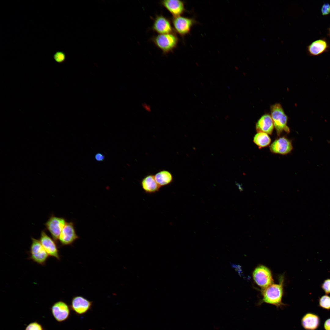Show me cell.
I'll use <instances>...</instances> for the list:
<instances>
[{
	"label": "cell",
	"instance_id": "1",
	"mask_svg": "<svg viewBox=\"0 0 330 330\" xmlns=\"http://www.w3.org/2000/svg\"><path fill=\"white\" fill-rule=\"evenodd\" d=\"M284 277L281 276L277 284H273L262 291V299L258 305L265 303L273 305L277 308H283L286 304L282 302L283 295Z\"/></svg>",
	"mask_w": 330,
	"mask_h": 330
},
{
	"label": "cell",
	"instance_id": "2",
	"mask_svg": "<svg viewBox=\"0 0 330 330\" xmlns=\"http://www.w3.org/2000/svg\"><path fill=\"white\" fill-rule=\"evenodd\" d=\"M151 40L164 54L173 51L177 46L179 42L178 38L175 32L158 34L152 37Z\"/></svg>",
	"mask_w": 330,
	"mask_h": 330
},
{
	"label": "cell",
	"instance_id": "3",
	"mask_svg": "<svg viewBox=\"0 0 330 330\" xmlns=\"http://www.w3.org/2000/svg\"><path fill=\"white\" fill-rule=\"evenodd\" d=\"M270 110L271 116L277 135H280L283 131L289 133L290 129L287 125L288 117L281 105L275 103L270 106Z\"/></svg>",
	"mask_w": 330,
	"mask_h": 330
},
{
	"label": "cell",
	"instance_id": "4",
	"mask_svg": "<svg viewBox=\"0 0 330 330\" xmlns=\"http://www.w3.org/2000/svg\"><path fill=\"white\" fill-rule=\"evenodd\" d=\"M171 22L174 31L182 37L188 35L193 25L197 23L194 18L182 16L173 17Z\"/></svg>",
	"mask_w": 330,
	"mask_h": 330
},
{
	"label": "cell",
	"instance_id": "5",
	"mask_svg": "<svg viewBox=\"0 0 330 330\" xmlns=\"http://www.w3.org/2000/svg\"><path fill=\"white\" fill-rule=\"evenodd\" d=\"M256 283L262 289L273 283V279L270 270L267 267L260 265L254 270L252 274Z\"/></svg>",
	"mask_w": 330,
	"mask_h": 330
},
{
	"label": "cell",
	"instance_id": "6",
	"mask_svg": "<svg viewBox=\"0 0 330 330\" xmlns=\"http://www.w3.org/2000/svg\"><path fill=\"white\" fill-rule=\"evenodd\" d=\"M31 239L29 259L39 265H45L48 258V254L39 240L32 237Z\"/></svg>",
	"mask_w": 330,
	"mask_h": 330
},
{
	"label": "cell",
	"instance_id": "7",
	"mask_svg": "<svg viewBox=\"0 0 330 330\" xmlns=\"http://www.w3.org/2000/svg\"><path fill=\"white\" fill-rule=\"evenodd\" d=\"M66 223L64 218L52 215L45 223L46 229L56 242L58 240L61 233Z\"/></svg>",
	"mask_w": 330,
	"mask_h": 330
},
{
	"label": "cell",
	"instance_id": "8",
	"mask_svg": "<svg viewBox=\"0 0 330 330\" xmlns=\"http://www.w3.org/2000/svg\"><path fill=\"white\" fill-rule=\"evenodd\" d=\"M172 24L170 20L163 15H157L154 19L152 29L158 34L175 32Z\"/></svg>",
	"mask_w": 330,
	"mask_h": 330
},
{
	"label": "cell",
	"instance_id": "9",
	"mask_svg": "<svg viewBox=\"0 0 330 330\" xmlns=\"http://www.w3.org/2000/svg\"><path fill=\"white\" fill-rule=\"evenodd\" d=\"M50 309L52 315L58 322L64 321L69 317L70 308L66 303L62 301H59L54 303Z\"/></svg>",
	"mask_w": 330,
	"mask_h": 330
},
{
	"label": "cell",
	"instance_id": "10",
	"mask_svg": "<svg viewBox=\"0 0 330 330\" xmlns=\"http://www.w3.org/2000/svg\"><path fill=\"white\" fill-rule=\"evenodd\" d=\"M49 255L58 260L60 259L59 251L56 242L46 233L42 231L39 240Z\"/></svg>",
	"mask_w": 330,
	"mask_h": 330
},
{
	"label": "cell",
	"instance_id": "11",
	"mask_svg": "<svg viewBox=\"0 0 330 330\" xmlns=\"http://www.w3.org/2000/svg\"><path fill=\"white\" fill-rule=\"evenodd\" d=\"M330 44L325 38H320L312 42L307 47L308 54L310 56H317L327 52Z\"/></svg>",
	"mask_w": 330,
	"mask_h": 330
},
{
	"label": "cell",
	"instance_id": "12",
	"mask_svg": "<svg viewBox=\"0 0 330 330\" xmlns=\"http://www.w3.org/2000/svg\"><path fill=\"white\" fill-rule=\"evenodd\" d=\"M161 5L167 9L173 17L181 16L185 13L184 2L179 0H164L161 1Z\"/></svg>",
	"mask_w": 330,
	"mask_h": 330
},
{
	"label": "cell",
	"instance_id": "13",
	"mask_svg": "<svg viewBox=\"0 0 330 330\" xmlns=\"http://www.w3.org/2000/svg\"><path fill=\"white\" fill-rule=\"evenodd\" d=\"M77 238L78 236L75 233L73 223L72 222H66L58 239L61 245H70Z\"/></svg>",
	"mask_w": 330,
	"mask_h": 330
},
{
	"label": "cell",
	"instance_id": "14",
	"mask_svg": "<svg viewBox=\"0 0 330 330\" xmlns=\"http://www.w3.org/2000/svg\"><path fill=\"white\" fill-rule=\"evenodd\" d=\"M291 141L284 137L276 140L270 146L271 151L274 153L286 154L292 149Z\"/></svg>",
	"mask_w": 330,
	"mask_h": 330
},
{
	"label": "cell",
	"instance_id": "15",
	"mask_svg": "<svg viewBox=\"0 0 330 330\" xmlns=\"http://www.w3.org/2000/svg\"><path fill=\"white\" fill-rule=\"evenodd\" d=\"M92 305V302L82 296H77L72 299L70 306L72 310L76 313L81 315L87 312Z\"/></svg>",
	"mask_w": 330,
	"mask_h": 330
},
{
	"label": "cell",
	"instance_id": "16",
	"mask_svg": "<svg viewBox=\"0 0 330 330\" xmlns=\"http://www.w3.org/2000/svg\"><path fill=\"white\" fill-rule=\"evenodd\" d=\"M140 184L144 192L148 194L158 192L161 188L157 183L154 175L151 174H148L141 179Z\"/></svg>",
	"mask_w": 330,
	"mask_h": 330
},
{
	"label": "cell",
	"instance_id": "17",
	"mask_svg": "<svg viewBox=\"0 0 330 330\" xmlns=\"http://www.w3.org/2000/svg\"><path fill=\"white\" fill-rule=\"evenodd\" d=\"M274 127L273 120L269 114L262 115L256 124V129L258 132H263L269 134H272Z\"/></svg>",
	"mask_w": 330,
	"mask_h": 330
},
{
	"label": "cell",
	"instance_id": "18",
	"mask_svg": "<svg viewBox=\"0 0 330 330\" xmlns=\"http://www.w3.org/2000/svg\"><path fill=\"white\" fill-rule=\"evenodd\" d=\"M303 327L306 330H315L319 327L320 320L317 315L308 313L305 315L301 321Z\"/></svg>",
	"mask_w": 330,
	"mask_h": 330
},
{
	"label": "cell",
	"instance_id": "19",
	"mask_svg": "<svg viewBox=\"0 0 330 330\" xmlns=\"http://www.w3.org/2000/svg\"><path fill=\"white\" fill-rule=\"evenodd\" d=\"M154 175L157 183L161 187L170 184L174 181L172 174L167 170H160Z\"/></svg>",
	"mask_w": 330,
	"mask_h": 330
},
{
	"label": "cell",
	"instance_id": "20",
	"mask_svg": "<svg viewBox=\"0 0 330 330\" xmlns=\"http://www.w3.org/2000/svg\"><path fill=\"white\" fill-rule=\"evenodd\" d=\"M271 141V139L268 134L263 132H258L253 138L254 143L261 148L267 146Z\"/></svg>",
	"mask_w": 330,
	"mask_h": 330
},
{
	"label": "cell",
	"instance_id": "21",
	"mask_svg": "<svg viewBox=\"0 0 330 330\" xmlns=\"http://www.w3.org/2000/svg\"><path fill=\"white\" fill-rule=\"evenodd\" d=\"M319 306L325 309L330 310V296L327 295L321 296L319 300Z\"/></svg>",
	"mask_w": 330,
	"mask_h": 330
},
{
	"label": "cell",
	"instance_id": "22",
	"mask_svg": "<svg viewBox=\"0 0 330 330\" xmlns=\"http://www.w3.org/2000/svg\"><path fill=\"white\" fill-rule=\"evenodd\" d=\"M53 56L55 61L59 63H63L66 59L65 53L63 51L56 52Z\"/></svg>",
	"mask_w": 330,
	"mask_h": 330
},
{
	"label": "cell",
	"instance_id": "23",
	"mask_svg": "<svg viewBox=\"0 0 330 330\" xmlns=\"http://www.w3.org/2000/svg\"><path fill=\"white\" fill-rule=\"evenodd\" d=\"M25 330H45L42 325L37 321L32 322L26 327Z\"/></svg>",
	"mask_w": 330,
	"mask_h": 330
},
{
	"label": "cell",
	"instance_id": "24",
	"mask_svg": "<svg viewBox=\"0 0 330 330\" xmlns=\"http://www.w3.org/2000/svg\"><path fill=\"white\" fill-rule=\"evenodd\" d=\"M321 12L323 16H327L330 14V4L328 2L324 3L321 8Z\"/></svg>",
	"mask_w": 330,
	"mask_h": 330
},
{
	"label": "cell",
	"instance_id": "25",
	"mask_svg": "<svg viewBox=\"0 0 330 330\" xmlns=\"http://www.w3.org/2000/svg\"><path fill=\"white\" fill-rule=\"evenodd\" d=\"M321 287L326 295L330 294V279L325 280L322 284Z\"/></svg>",
	"mask_w": 330,
	"mask_h": 330
},
{
	"label": "cell",
	"instance_id": "26",
	"mask_svg": "<svg viewBox=\"0 0 330 330\" xmlns=\"http://www.w3.org/2000/svg\"><path fill=\"white\" fill-rule=\"evenodd\" d=\"M96 160L98 162L103 161L105 159V156L102 153H98L95 156Z\"/></svg>",
	"mask_w": 330,
	"mask_h": 330
},
{
	"label": "cell",
	"instance_id": "27",
	"mask_svg": "<svg viewBox=\"0 0 330 330\" xmlns=\"http://www.w3.org/2000/svg\"><path fill=\"white\" fill-rule=\"evenodd\" d=\"M324 327L325 330H330V318L325 321L324 324Z\"/></svg>",
	"mask_w": 330,
	"mask_h": 330
},
{
	"label": "cell",
	"instance_id": "28",
	"mask_svg": "<svg viewBox=\"0 0 330 330\" xmlns=\"http://www.w3.org/2000/svg\"><path fill=\"white\" fill-rule=\"evenodd\" d=\"M143 106L145 109L147 111L150 112L151 111V108L150 106L147 104L144 103L143 105Z\"/></svg>",
	"mask_w": 330,
	"mask_h": 330
},
{
	"label": "cell",
	"instance_id": "29",
	"mask_svg": "<svg viewBox=\"0 0 330 330\" xmlns=\"http://www.w3.org/2000/svg\"><path fill=\"white\" fill-rule=\"evenodd\" d=\"M328 35L330 37V27L328 28Z\"/></svg>",
	"mask_w": 330,
	"mask_h": 330
}]
</instances>
